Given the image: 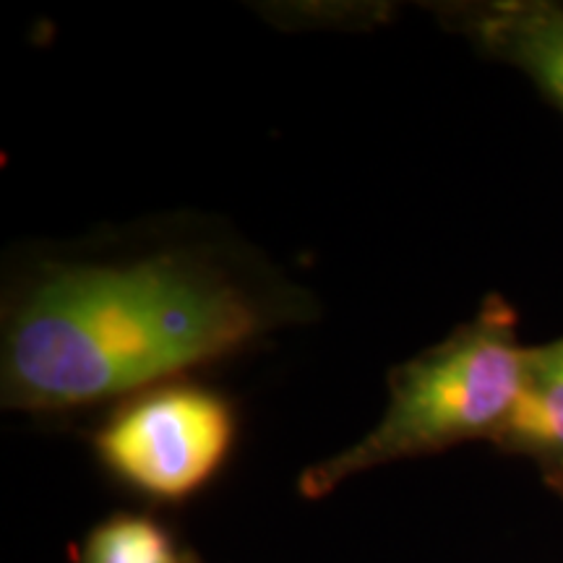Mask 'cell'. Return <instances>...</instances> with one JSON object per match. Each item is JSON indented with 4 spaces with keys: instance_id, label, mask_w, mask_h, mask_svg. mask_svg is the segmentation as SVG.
Returning a JSON list of instances; mask_svg holds the SVG:
<instances>
[{
    "instance_id": "obj_2",
    "label": "cell",
    "mask_w": 563,
    "mask_h": 563,
    "mask_svg": "<svg viewBox=\"0 0 563 563\" xmlns=\"http://www.w3.org/2000/svg\"><path fill=\"white\" fill-rule=\"evenodd\" d=\"M527 355L509 302L490 298L473 321L389 373V402L368 435L302 475L306 496L399 460L493 439L525 386Z\"/></svg>"
},
{
    "instance_id": "obj_4",
    "label": "cell",
    "mask_w": 563,
    "mask_h": 563,
    "mask_svg": "<svg viewBox=\"0 0 563 563\" xmlns=\"http://www.w3.org/2000/svg\"><path fill=\"white\" fill-rule=\"evenodd\" d=\"M477 51L514 66L563 112V5L493 0L441 11Z\"/></svg>"
},
{
    "instance_id": "obj_1",
    "label": "cell",
    "mask_w": 563,
    "mask_h": 563,
    "mask_svg": "<svg viewBox=\"0 0 563 563\" xmlns=\"http://www.w3.org/2000/svg\"><path fill=\"white\" fill-rule=\"evenodd\" d=\"M279 295L167 251L115 264H47L3 319V407L63 412L133 397L277 327Z\"/></svg>"
},
{
    "instance_id": "obj_3",
    "label": "cell",
    "mask_w": 563,
    "mask_h": 563,
    "mask_svg": "<svg viewBox=\"0 0 563 563\" xmlns=\"http://www.w3.org/2000/svg\"><path fill=\"white\" fill-rule=\"evenodd\" d=\"M235 433V410L222 394L167 382L112 410L95 435V452L133 490L183 501L220 473Z\"/></svg>"
},
{
    "instance_id": "obj_6",
    "label": "cell",
    "mask_w": 563,
    "mask_h": 563,
    "mask_svg": "<svg viewBox=\"0 0 563 563\" xmlns=\"http://www.w3.org/2000/svg\"><path fill=\"white\" fill-rule=\"evenodd\" d=\"M81 563H180L170 532L139 514H115L89 534Z\"/></svg>"
},
{
    "instance_id": "obj_5",
    "label": "cell",
    "mask_w": 563,
    "mask_h": 563,
    "mask_svg": "<svg viewBox=\"0 0 563 563\" xmlns=\"http://www.w3.org/2000/svg\"><path fill=\"white\" fill-rule=\"evenodd\" d=\"M496 443L563 477V336L530 347L522 394Z\"/></svg>"
}]
</instances>
